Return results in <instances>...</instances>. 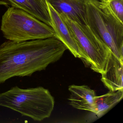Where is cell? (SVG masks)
<instances>
[{"instance_id": "obj_1", "label": "cell", "mask_w": 123, "mask_h": 123, "mask_svg": "<svg viewBox=\"0 0 123 123\" xmlns=\"http://www.w3.org/2000/svg\"><path fill=\"white\" fill-rule=\"evenodd\" d=\"M67 49L55 37L0 45V84L16 77L31 76L59 60Z\"/></svg>"}, {"instance_id": "obj_2", "label": "cell", "mask_w": 123, "mask_h": 123, "mask_svg": "<svg viewBox=\"0 0 123 123\" xmlns=\"http://www.w3.org/2000/svg\"><path fill=\"white\" fill-rule=\"evenodd\" d=\"M86 24L111 52L123 62V22L105 0H89L85 10Z\"/></svg>"}, {"instance_id": "obj_3", "label": "cell", "mask_w": 123, "mask_h": 123, "mask_svg": "<svg viewBox=\"0 0 123 123\" xmlns=\"http://www.w3.org/2000/svg\"><path fill=\"white\" fill-rule=\"evenodd\" d=\"M55 100L49 90L42 87L24 89L15 86L0 93V106L20 113L35 121L49 118Z\"/></svg>"}, {"instance_id": "obj_4", "label": "cell", "mask_w": 123, "mask_h": 123, "mask_svg": "<svg viewBox=\"0 0 123 123\" xmlns=\"http://www.w3.org/2000/svg\"><path fill=\"white\" fill-rule=\"evenodd\" d=\"M3 37L13 41H26L55 37L52 28L29 13L9 7L2 17Z\"/></svg>"}, {"instance_id": "obj_5", "label": "cell", "mask_w": 123, "mask_h": 123, "mask_svg": "<svg viewBox=\"0 0 123 123\" xmlns=\"http://www.w3.org/2000/svg\"><path fill=\"white\" fill-rule=\"evenodd\" d=\"M60 15L86 56V64L94 72L102 74L110 49L87 25L74 21L65 14Z\"/></svg>"}, {"instance_id": "obj_6", "label": "cell", "mask_w": 123, "mask_h": 123, "mask_svg": "<svg viewBox=\"0 0 123 123\" xmlns=\"http://www.w3.org/2000/svg\"><path fill=\"white\" fill-rule=\"evenodd\" d=\"M46 2L51 19V27L55 34V37L60 41L75 57L81 59L87 64L86 56L61 15L46 0Z\"/></svg>"}, {"instance_id": "obj_7", "label": "cell", "mask_w": 123, "mask_h": 123, "mask_svg": "<svg viewBox=\"0 0 123 123\" xmlns=\"http://www.w3.org/2000/svg\"><path fill=\"white\" fill-rule=\"evenodd\" d=\"M101 74V81L109 91H123V62L111 51Z\"/></svg>"}, {"instance_id": "obj_8", "label": "cell", "mask_w": 123, "mask_h": 123, "mask_svg": "<svg viewBox=\"0 0 123 123\" xmlns=\"http://www.w3.org/2000/svg\"><path fill=\"white\" fill-rule=\"evenodd\" d=\"M0 5L20 9L51 27L46 0H0Z\"/></svg>"}, {"instance_id": "obj_9", "label": "cell", "mask_w": 123, "mask_h": 123, "mask_svg": "<svg viewBox=\"0 0 123 123\" xmlns=\"http://www.w3.org/2000/svg\"><path fill=\"white\" fill-rule=\"evenodd\" d=\"M68 90L70 93L69 100L70 105L77 109L94 113L96 96L94 90L87 85H74L69 86Z\"/></svg>"}, {"instance_id": "obj_10", "label": "cell", "mask_w": 123, "mask_h": 123, "mask_svg": "<svg viewBox=\"0 0 123 123\" xmlns=\"http://www.w3.org/2000/svg\"><path fill=\"white\" fill-rule=\"evenodd\" d=\"M60 14H64L78 23L86 24L85 10L89 0H46Z\"/></svg>"}, {"instance_id": "obj_11", "label": "cell", "mask_w": 123, "mask_h": 123, "mask_svg": "<svg viewBox=\"0 0 123 123\" xmlns=\"http://www.w3.org/2000/svg\"><path fill=\"white\" fill-rule=\"evenodd\" d=\"M123 91L109 92L95 98V113L98 117L104 115L123 98Z\"/></svg>"}, {"instance_id": "obj_12", "label": "cell", "mask_w": 123, "mask_h": 123, "mask_svg": "<svg viewBox=\"0 0 123 123\" xmlns=\"http://www.w3.org/2000/svg\"><path fill=\"white\" fill-rule=\"evenodd\" d=\"M108 2L113 13L123 22V0H110Z\"/></svg>"}, {"instance_id": "obj_13", "label": "cell", "mask_w": 123, "mask_h": 123, "mask_svg": "<svg viewBox=\"0 0 123 123\" xmlns=\"http://www.w3.org/2000/svg\"><path fill=\"white\" fill-rule=\"evenodd\" d=\"M106 1H109V0H105Z\"/></svg>"}, {"instance_id": "obj_14", "label": "cell", "mask_w": 123, "mask_h": 123, "mask_svg": "<svg viewBox=\"0 0 123 123\" xmlns=\"http://www.w3.org/2000/svg\"></svg>"}]
</instances>
